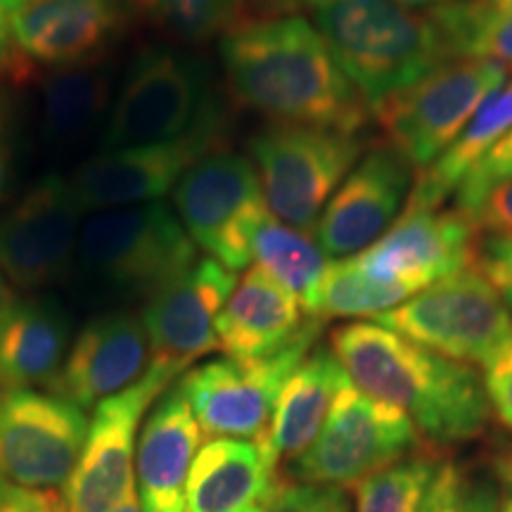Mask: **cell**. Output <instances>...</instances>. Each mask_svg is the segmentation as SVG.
I'll return each instance as SVG.
<instances>
[{"mask_svg": "<svg viewBox=\"0 0 512 512\" xmlns=\"http://www.w3.org/2000/svg\"><path fill=\"white\" fill-rule=\"evenodd\" d=\"M498 512H512V494L503 498L501 505H498Z\"/></svg>", "mask_w": 512, "mask_h": 512, "instance_id": "obj_47", "label": "cell"}, {"mask_svg": "<svg viewBox=\"0 0 512 512\" xmlns=\"http://www.w3.org/2000/svg\"><path fill=\"white\" fill-rule=\"evenodd\" d=\"M136 15V0H31L10 15L12 48L27 76L102 62Z\"/></svg>", "mask_w": 512, "mask_h": 512, "instance_id": "obj_16", "label": "cell"}, {"mask_svg": "<svg viewBox=\"0 0 512 512\" xmlns=\"http://www.w3.org/2000/svg\"><path fill=\"white\" fill-rule=\"evenodd\" d=\"M512 131V81L503 83L482 102L460 136L437 162L415 176L406 209H439L453 197L458 183L489 147Z\"/></svg>", "mask_w": 512, "mask_h": 512, "instance_id": "obj_26", "label": "cell"}, {"mask_svg": "<svg viewBox=\"0 0 512 512\" xmlns=\"http://www.w3.org/2000/svg\"><path fill=\"white\" fill-rule=\"evenodd\" d=\"M15 302H17L15 287H12L10 280L0 273V320L5 318V313L12 309V304Z\"/></svg>", "mask_w": 512, "mask_h": 512, "instance_id": "obj_41", "label": "cell"}, {"mask_svg": "<svg viewBox=\"0 0 512 512\" xmlns=\"http://www.w3.org/2000/svg\"><path fill=\"white\" fill-rule=\"evenodd\" d=\"M406 287L382 283L358 266L354 256L332 261L320 285L311 318H377L411 299Z\"/></svg>", "mask_w": 512, "mask_h": 512, "instance_id": "obj_30", "label": "cell"}, {"mask_svg": "<svg viewBox=\"0 0 512 512\" xmlns=\"http://www.w3.org/2000/svg\"><path fill=\"white\" fill-rule=\"evenodd\" d=\"M249 152L271 216L313 230L366 145L358 133L337 128L268 124L249 140Z\"/></svg>", "mask_w": 512, "mask_h": 512, "instance_id": "obj_6", "label": "cell"}, {"mask_svg": "<svg viewBox=\"0 0 512 512\" xmlns=\"http://www.w3.org/2000/svg\"><path fill=\"white\" fill-rule=\"evenodd\" d=\"M83 216L67 178H41L0 214V273L27 292L62 280L74 266Z\"/></svg>", "mask_w": 512, "mask_h": 512, "instance_id": "obj_14", "label": "cell"}, {"mask_svg": "<svg viewBox=\"0 0 512 512\" xmlns=\"http://www.w3.org/2000/svg\"><path fill=\"white\" fill-rule=\"evenodd\" d=\"M347 382V370L328 347H313L294 368L275 403L268 432L261 437L275 465L292 463L316 441Z\"/></svg>", "mask_w": 512, "mask_h": 512, "instance_id": "obj_24", "label": "cell"}, {"mask_svg": "<svg viewBox=\"0 0 512 512\" xmlns=\"http://www.w3.org/2000/svg\"><path fill=\"white\" fill-rule=\"evenodd\" d=\"M178 216L162 202L107 209L81 226L74 268L124 297L150 299L200 259Z\"/></svg>", "mask_w": 512, "mask_h": 512, "instance_id": "obj_4", "label": "cell"}, {"mask_svg": "<svg viewBox=\"0 0 512 512\" xmlns=\"http://www.w3.org/2000/svg\"><path fill=\"white\" fill-rule=\"evenodd\" d=\"M176 377L150 363V370L124 392L95 406L79 465L62 489L64 512H114L133 496L136 441L145 411Z\"/></svg>", "mask_w": 512, "mask_h": 512, "instance_id": "obj_12", "label": "cell"}, {"mask_svg": "<svg viewBox=\"0 0 512 512\" xmlns=\"http://www.w3.org/2000/svg\"><path fill=\"white\" fill-rule=\"evenodd\" d=\"M446 62L486 60L512 72V12L494 0H453L427 10Z\"/></svg>", "mask_w": 512, "mask_h": 512, "instance_id": "obj_28", "label": "cell"}, {"mask_svg": "<svg viewBox=\"0 0 512 512\" xmlns=\"http://www.w3.org/2000/svg\"><path fill=\"white\" fill-rule=\"evenodd\" d=\"M69 316L53 297L17 299L0 320V389H31L67 358Z\"/></svg>", "mask_w": 512, "mask_h": 512, "instance_id": "obj_25", "label": "cell"}, {"mask_svg": "<svg viewBox=\"0 0 512 512\" xmlns=\"http://www.w3.org/2000/svg\"><path fill=\"white\" fill-rule=\"evenodd\" d=\"M0 512H64V501L57 491L12 486L10 494L0 501Z\"/></svg>", "mask_w": 512, "mask_h": 512, "instance_id": "obj_39", "label": "cell"}, {"mask_svg": "<svg viewBox=\"0 0 512 512\" xmlns=\"http://www.w3.org/2000/svg\"><path fill=\"white\" fill-rule=\"evenodd\" d=\"M261 439H214L192 460L188 512H266L280 489Z\"/></svg>", "mask_w": 512, "mask_h": 512, "instance_id": "obj_22", "label": "cell"}, {"mask_svg": "<svg viewBox=\"0 0 512 512\" xmlns=\"http://www.w3.org/2000/svg\"><path fill=\"white\" fill-rule=\"evenodd\" d=\"M266 512H351L344 489L320 484H280Z\"/></svg>", "mask_w": 512, "mask_h": 512, "instance_id": "obj_35", "label": "cell"}, {"mask_svg": "<svg viewBox=\"0 0 512 512\" xmlns=\"http://www.w3.org/2000/svg\"><path fill=\"white\" fill-rule=\"evenodd\" d=\"M112 107L102 152L169 143L228 121L207 64L171 48L138 53Z\"/></svg>", "mask_w": 512, "mask_h": 512, "instance_id": "obj_5", "label": "cell"}, {"mask_svg": "<svg viewBox=\"0 0 512 512\" xmlns=\"http://www.w3.org/2000/svg\"><path fill=\"white\" fill-rule=\"evenodd\" d=\"M496 475L501 477V482L508 486L510 494H512V451L508 453V456H503L501 460L496 463Z\"/></svg>", "mask_w": 512, "mask_h": 512, "instance_id": "obj_42", "label": "cell"}, {"mask_svg": "<svg viewBox=\"0 0 512 512\" xmlns=\"http://www.w3.org/2000/svg\"><path fill=\"white\" fill-rule=\"evenodd\" d=\"M437 470V460L420 453L384 467L356 486V512H420Z\"/></svg>", "mask_w": 512, "mask_h": 512, "instance_id": "obj_32", "label": "cell"}, {"mask_svg": "<svg viewBox=\"0 0 512 512\" xmlns=\"http://www.w3.org/2000/svg\"><path fill=\"white\" fill-rule=\"evenodd\" d=\"M396 3L403 5V8H437V5L453 3V0H396Z\"/></svg>", "mask_w": 512, "mask_h": 512, "instance_id": "obj_43", "label": "cell"}, {"mask_svg": "<svg viewBox=\"0 0 512 512\" xmlns=\"http://www.w3.org/2000/svg\"><path fill=\"white\" fill-rule=\"evenodd\" d=\"M230 95L271 119L358 133L370 107L304 17L247 19L221 38Z\"/></svg>", "mask_w": 512, "mask_h": 512, "instance_id": "obj_1", "label": "cell"}, {"mask_svg": "<svg viewBox=\"0 0 512 512\" xmlns=\"http://www.w3.org/2000/svg\"><path fill=\"white\" fill-rule=\"evenodd\" d=\"M498 491L489 479L463 467L439 465L420 512H498Z\"/></svg>", "mask_w": 512, "mask_h": 512, "instance_id": "obj_33", "label": "cell"}, {"mask_svg": "<svg viewBox=\"0 0 512 512\" xmlns=\"http://www.w3.org/2000/svg\"><path fill=\"white\" fill-rule=\"evenodd\" d=\"M138 12L183 43H204L247 22V0H136Z\"/></svg>", "mask_w": 512, "mask_h": 512, "instance_id": "obj_31", "label": "cell"}, {"mask_svg": "<svg viewBox=\"0 0 512 512\" xmlns=\"http://www.w3.org/2000/svg\"><path fill=\"white\" fill-rule=\"evenodd\" d=\"M235 273L200 256L190 268L147 299L143 325L150 337L152 366L174 377L188 373L197 358L219 349L216 320L233 294Z\"/></svg>", "mask_w": 512, "mask_h": 512, "instance_id": "obj_17", "label": "cell"}, {"mask_svg": "<svg viewBox=\"0 0 512 512\" xmlns=\"http://www.w3.org/2000/svg\"><path fill=\"white\" fill-rule=\"evenodd\" d=\"M3 166H8V159H5V150H3V143H0V169Z\"/></svg>", "mask_w": 512, "mask_h": 512, "instance_id": "obj_49", "label": "cell"}, {"mask_svg": "<svg viewBox=\"0 0 512 512\" xmlns=\"http://www.w3.org/2000/svg\"><path fill=\"white\" fill-rule=\"evenodd\" d=\"M114 512H143V505H140V501L136 498V494H133V496H128L126 501L121 503L119 508L114 510Z\"/></svg>", "mask_w": 512, "mask_h": 512, "instance_id": "obj_44", "label": "cell"}, {"mask_svg": "<svg viewBox=\"0 0 512 512\" xmlns=\"http://www.w3.org/2000/svg\"><path fill=\"white\" fill-rule=\"evenodd\" d=\"M320 330L323 320L309 316L304 328L271 356L216 358L183 373L176 384L200 430L219 439L264 437L285 382L316 347Z\"/></svg>", "mask_w": 512, "mask_h": 512, "instance_id": "obj_7", "label": "cell"}, {"mask_svg": "<svg viewBox=\"0 0 512 512\" xmlns=\"http://www.w3.org/2000/svg\"><path fill=\"white\" fill-rule=\"evenodd\" d=\"M29 3H31V0H0V5H3V8H5V10H8V12H10V15H12V12L22 10V8H24V5H29Z\"/></svg>", "mask_w": 512, "mask_h": 512, "instance_id": "obj_45", "label": "cell"}, {"mask_svg": "<svg viewBox=\"0 0 512 512\" xmlns=\"http://www.w3.org/2000/svg\"><path fill=\"white\" fill-rule=\"evenodd\" d=\"M112 83V67L102 62L48 72L41 86V117L50 143L69 147L91 136L110 107Z\"/></svg>", "mask_w": 512, "mask_h": 512, "instance_id": "obj_27", "label": "cell"}, {"mask_svg": "<svg viewBox=\"0 0 512 512\" xmlns=\"http://www.w3.org/2000/svg\"><path fill=\"white\" fill-rule=\"evenodd\" d=\"M465 219L482 238H512V181L486 192Z\"/></svg>", "mask_w": 512, "mask_h": 512, "instance_id": "obj_37", "label": "cell"}, {"mask_svg": "<svg viewBox=\"0 0 512 512\" xmlns=\"http://www.w3.org/2000/svg\"><path fill=\"white\" fill-rule=\"evenodd\" d=\"M508 72L486 60L439 64L425 79L394 95L375 112L387 143L413 169H427L451 147L482 102Z\"/></svg>", "mask_w": 512, "mask_h": 512, "instance_id": "obj_10", "label": "cell"}, {"mask_svg": "<svg viewBox=\"0 0 512 512\" xmlns=\"http://www.w3.org/2000/svg\"><path fill=\"white\" fill-rule=\"evenodd\" d=\"M226 131L228 121H219L169 143L100 152L69 178L76 202L83 214L162 202L192 164L223 150Z\"/></svg>", "mask_w": 512, "mask_h": 512, "instance_id": "obj_15", "label": "cell"}, {"mask_svg": "<svg viewBox=\"0 0 512 512\" xmlns=\"http://www.w3.org/2000/svg\"><path fill=\"white\" fill-rule=\"evenodd\" d=\"M318 0H247L256 10V19H271V17H294L297 12L311 10Z\"/></svg>", "mask_w": 512, "mask_h": 512, "instance_id": "obj_40", "label": "cell"}, {"mask_svg": "<svg viewBox=\"0 0 512 512\" xmlns=\"http://www.w3.org/2000/svg\"><path fill=\"white\" fill-rule=\"evenodd\" d=\"M494 3L505 12H512V0H494Z\"/></svg>", "mask_w": 512, "mask_h": 512, "instance_id": "obj_48", "label": "cell"}, {"mask_svg": "<svg viewBox=\"0 0 512 512\" xmlns=\"http://www.w3.org/2000/svg\"><path fill=\"white\" fill-rule=\"evenodd\" d=\"M475 247V228L458 209H403L394 226L354 259L382 283L418 294L470 268Z\"/></svg>", "mask_w": 512, "mask_h": 512, "instance_id": "obj_19", "label": "cell"}, {"mask_svg": "<svg viewBox=\"0 0 512 512\" xmlns=\"http://www.w3.org/2000/svg\"><path fill=\"white\" fill-rule=\"evenodd\" d=\"M174 204L192 242L233 273L249 266L256 228L271 214L252 159L228 150L192 164L174 188Z\"/></svg>", "mask_w": 512, "mask_h": 512, "instance_id": "obj_11", "label": "cell"}, {"mask_svg": "<svg viewBox=\"0 0 512 512\" xmlns=\"http://www.w3.org/2000/svg\"><path fill=\"white\" fill-rule=\"evenodd\" d=\"M252 261L273 280H278L287 292H292L311 316L325 271L330 266L328 254L320 249L313 235L268 214L254 233Z\"/></svg>", "mask_w": 512, "mask_h": 512, "instance_id": "obj_29", "label": "cell"}, {"mask_svg": "<svg viewBox=\"0 0 512 512\" xmlns=\"http://www.w3.org/2000/svg\"><path fill=\"white\" fill-rule=\"evenodd\" d=\"M86 413L36 389H0V475L22 489H64L88 437Z\"/></svg>", "mask_w": 512, "mask_h": 512, "instance_id": "obj_13", "label": "cell"}, {"mask_svg": "<svg viewBox=\"0 0 512 512\" xmlns=\"http://www.w3.org/2000/svg\"><path fill=\"white\" fill-rule=\"evenodd\" d=\"M304 323L297 297L264 268L252 266L219 313L216 337L228 358H261L283 349Z\"/></svg>", "mask_w": 512, "mask_h": 512, "instance_id": "obj_23", "label": "cell"}, {"mask_svg": "<svg viewBox=\"0 0 512 512\" xmlns=\"http://www.w3.org/2000/svg\"><path fill=\"white\" fill-rule=\"evenodd\" d=\"M505 181H512V131L505 133L494 147H489L463 176L453 192V204H456L453 209L467 216L486 192Z\"/></svg>", "mask_w": 512, "mask_h": 512, "instance_id": "obj_34", "label": "cell"}, {"mask_svg": "<svg viewBox=\"0 0 512 512\" xmlns=\"http://www.w3.org/2000/svg\"><path fill=\"white\" fill-rule=\"evenodd\" d=\"M413 181V166L389 143L363 152L313 228L320 249L335 259L368 249L406 209Z\"/></svg>", "mask_w": 512, "mask_h": 512, "instance_id": "obj_18", "label": "cell"}, {"mask_svg": "<svg viewBox=\"0 0 512 512\" xmlns=\"http://www.w3.org/2000/svg\"><path fill=\"white\" fill-rule=\"evenodd\" d=\"M482 380L491 411H494L496 420L501 422L505 430L512 434V337L486 363Z\"/></svg>", "mask_w": 512, "mask_h": 512, "instance_id": "obj_38", "label": "cell"}, {"mask_svg": "<svg viewBox=\"0 0 512 512\" xmlns=\"http://www.w3.org/2000/svg\"><path fill=\"white\" fill-rule=\"evenodd\" d=\"M472 268H477L489 280V285L512 311V238L477 240Z\"/></svg>", "mask_w": 512, "mask_h": 512, "instance_id": "obj_36", "label": "cell"}, {"mask_svg": "<svg viewBox=\"0 0 512 512\" xmlns=\"http://www.w3.org/2000/svg\"><path fill=\"white\" fill-rule=\"evenodd\" d=\"M311 17L373 114L446 62L430 15L396 0H318Z\"/></svg>", "mask_w": 512, "mask_h": 512, "instance_id": "obj_3", "label": "cell"}, {"mask_svg": "<svg viewBox=\"0 0 512 512\" xmlns=\"http://www.w3.org/2000/svg\"><path fill=\"white\" fill-rule=\"evenodd\" d=\"M5 69H8V62H5V57L0 55V72H5Z\"/></svg>", "mask_w": 512, "mask_h": 512, "instance_id": "obj_50", "label": "cell"}, {"mask_svg": "<svg viewBox=\"0 0 512 512\" xmlns=\"http://www.w3.org/2000/svg\"><path fill=\"white\" fill-rule=\"evenodd\" d=\"M150 358V337L138 313H102L76 335L48 392L88 411L136 384L150 370Z\"/></svg>", "mask_w": 512, "mask_h": 512, "instance_id": "obj_20", "label": "cell"}, {"mask_svg": "<svg viewBox=\"0 0 512 512\" xmlns=\"http://www.w3.org/2000/svg\"><path fill=\"white\" fill-rule=\"evenodd\" d=\"M377 323L465 366H486L512 337V313L477 268L439 280Z\"/></svg>", "mask_w": 512, "mask_h": 512, "instance_id": "obj_8", "label": "cell"}, {"mask_svg": "<svg viewBox=\"0 0 512 512\" xmlns=\"http://www.w3.org/2000/svg\"><path fill=\"white\" fill-rule=\"evenodd\" d=\"M10 491H12V482H10V479H5L3 475H0V501H3V498L8 496Z\"/></svg>", "mask_w": 512, "mask_h": 512, "instance_id": "obj_46", "label": "cell"}, {"mask_svg": "<svg viewBox=\"0 0 512 512\" xmlns=\"http://www.w3.org/2000/svg\"><path fill=\"white\" fill-rule=\"evenodd\" d=\"M330 349L354 387L389 403L434 446L477 439L491 406L482 375L420 347L380 323H349L330 335Z\"/></svg>", "mask_w": 512, "mask_h": 512, "instance_id": "obj_2", "label": "cell"}, {"mask_svg": "<svg viewBox=\"0 0 512 512\" xmlns=\"http://www.w3.org/2000/svg\"><path fill=\"white\" fill-rule=\"evenodd\" d=\"M202 430L185 394L174 384L159 396L138 434L136 475L143 512H188L185 494Z\"/></svg>", "mask_w": 512, "mask_h": 512, "instance_id": "obj_21", "label": "cell"}, {"mask_svg": "<svg viewBox=\"0 0 512 512\" xmlns=\"http://www.w3.org/2000/svg\"><path fill=\"white\" fill-rule=\"evenodd\" d=\"M420 446L418 427L406 415L349 380L332 403L316 441L290 463V477L294 482L349 489L384 467L411 458Z\"/></svg>", "mask_w": 512, "mask_h": 512, "instance_id": "obj_9", "label": "cell"}]
</instances>
